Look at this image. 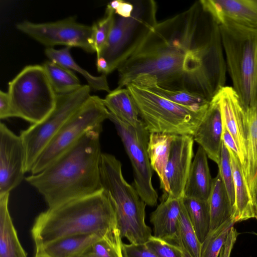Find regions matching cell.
I'll return each mask as SVG.
<instances>
[{
  "label": "cell",
  "instance_id": "22",
  "mask_svg": "<svg viewBox=\"0 0 257 257\" xmlns=\"http://www.w3.org/2000/svg\"><path fill=\"white\" fill-rule=\"evenodd\" d=\"M103 236L97 233L67 236L36 249L41 250L50 257H79L92 243Z\"/></svg>",
  "mask_w": 257,
  "mask_h": 257
},
{
  "label": "cell",
  "instance_id": "26",
  "mask_svg": "<svg viewBox=\"0 0 257 257\" xmlns=\"http://www.w3.org/2000/svg\"><path fill=\"white\" fill-rule=\"evenodd\" d=\"M45 53L49 60L57 63L69 69L73 70L81 74L86 80L87 85L94 91H105L110 92L106 75L102 74L95 76L80 67L73 59L70 53V48L65 47L61 49L47 48Z\"/></svg>",
  "mask_w": 257,
  "mask_h": 257
},
{
  "label": "cell",
  "instance_id": "15",
  "mask_svg": "<svg viewBox=\"0 0 257 257\" xmlns=\"http://www.w3.org/2000/svg\"><path fill=\"white\" fill-rule=\"evenodd\" d=\"M217 94L219 98L223 124L235 141L243 172L247 158L245 109L239 96L232 87L224 86Z\"/></svg>",
  "mask_w": 257,
  "mask_h": 257
},
{
  "label": "cell",
  "instance_id": "11",
  "mask_svg": "<svg viewBox=\"0 0 257 257\" xmlns=\"http://www.w3.org/2000/svg\"><path fill=\"white\" fill-rule=\"evenodd\" d=\"M109 119L114 124L131 161L135 189L147 205L155 206L158 196L152 184L153 169L147 151L150 133L142 120L134 127L110 113Z\"/></svg>",
  "mask_w": 257,
  "mask_h": 257
},
{
  "label": "cell",
  "instance_id": "9",
  "mask_svg": "<svg viewBox=\"0 0 257 257\" xmlns=\"http://www.w3.org/2000/svg\"><path fill=\"white\" fill-rule=\"evenodd\" d=\"M109 117V112L102 99L90 95L40 154L31 171V175L43 171L73 146L87 132L102 127V122Z\"/></svg>",
  "mask_w": 257,
  "mask_h": 257
},
{
  "label": "cell",
  "instance_id": "25",
  "mask_svg": "<svg viewBox=\"0 0 257 257\" xmlns=\"http://www.w3.org/2000/svg\"><path fill=\"white\" fill-rule=\"evenodd\" d=\"M208 201L211 217L210 232H211L226 221L233 218V207L219 173L212 180Z\"/></svg>",
  "mask_w": 257,
  "mask_h": 257
},
{
  "label": "cell",
  "instance_id": "24",
  "mask_svg": "<svg viewBox=\"0 0 257 257\" xmlns=\"http://www.w3.org/2000/svg\"><path fill=\"white\" fill-rule=\"evenodd\" d=\"M102 101L109 113L122 122L134 127L141 122L137 107L126 87L111 91Z\"/></svg>",
  "mask_w": 257,
  "mask_h": 257
},
{
  "label": "cell",
  "instance_id": "31",
  "mask_svg": "<svg viewBox=\"0 0 257 257\" xmlns=\"http://www.w3.org/2000/svg\"><path fill=\"white\" fill-rule=\"evenodd\" d=\"M117 227L92 243L79 257H123Z\"/></svg>",
  "mask_w": 257,
  "mask_h": 257
},
{
  "label": "cell",
  "instance_id": "40",
  "mask_svg": "<svg viewBox=\"0 0 257 257\" xmlns=\"http://www.w3.org/2000/svg\"><path fill=\"white\" fill-rule=\"evenodd\" d=\"M222 139V142L226 145L227 148L235 153L238 157V150L235 141L223 124Z\"/></svg>",
  "mask_w": 257,
  "mask_h": 257
},
{
  "label": "cell",
  "instance_id": "2",
  "mask_svg": "<svg viewBox=\"0 0 257 257\" xmlns=\"http://www.w3.org/2000/svg\"><path fill=\"white\" fill-rule=\"evenodd\" d=\"M101 131L102 127L89 131L43 171L25 178L43 196L49 208L93 195L102 189Z\"/></svg>",
  "mask_w": 257,
  "mask_h": 257
},
{
  "label": "cell",
  "instance_id": "1",
  "mask_svg": "<svg viewBox=\"0 0 257 257\" xmlns=\"http://www.w3.org/2000/svg\"><path fill=\"white\" fill-rule=\"evenodd\" d=\"M219 26L200 1L157 23L138 50L117 69V88L139 76L159 86L210 101L223 87L226 65Z\"/></svg>",
  "mask_w": 257,
  "mask_h": 257
},
{
  "label": "cell",
  "instance_id": "46",
  "mask_svg": "<svg viewBox=\"0 0 257 257\" xmlns=\"http://www.w3.org/2000/svg\"><path fill=\"white\" fill-rule=\"evenodd\" d=\"M254 234L256 235H257V233H255V232H253Z\"/></svg>",
  "mask_w": 257,
  "mask_h": 257
},
{
  "label": "cell",
  "instance_id": "13",
  "mask_svg": "<svg viewBox=\"0 0 257 257\" xmlns=\"http://www.w3.org/2000/svg\"><path fill=\"white\" fill-rule=\"evenodd\" d=\"M25 150L20 136L0 123V195L10 193L24 178Z\"/></svg>",
  "mask_w": 257,
  "mask_h": 257
},
{
  "label": "cell",
  "instance_id": "5",
  "mask_svg": "<svg viewBox=\"0 0 257 257\" xmlns=\"http://www.w3.org/2000/svg\"><path fill=\"white\" fill-rule=\"evenodd\" d=\"M226 70L245 109L257 103V28L219 26Z\"/></svg>",
  "mask_w": 257,
  "mask_h": 257
},
{
  "label": "cell",
  "instance_id": "8",
  "mask_svg": "<svg viewBox=\"0 0 257 257\" xmlns=\"http://www.w3.org/2000/svg\"><path fill=\"white\" fill-rule=\"evenodd\" d=\"M14 117L32 124L40 122L54 109L57 94L42 65L24 67L9 83L8 91Z\"/></svg>",
  "mask_w": 257,
  "mask_h": 257
},
{
  "label": "cell",
  "instance_id": "41",
  "mask_svg": "<svg viewBox=\"0 0 257 257\" xmlns=\"http://www.w3.org/2000/svg\"><path fill=\"white\" fill-rule=\"evenodd\" d=\"M249 191L254 205L255 218L257 219V173L252 180Z\"/></svg>",
  "mask_w": 257,
  "mask_h": 257
},
{
  "label": "cell",
  "instance_id": "29",
  "mask_svg": "<svg viewBox=\"0 0 257 257\" xmlns=\"http://www.w3.org/2000/svg\"><path fill=\"white\" fill-rule=\"evenodd\" d=\"M183 203L197 238L202 243L210 229L211 217L208 201L184 197Z\"/></svg>",
  "mask_w": 257,
  "mask_h": 257
},
{
  "label": "cell",
  "instance_id": "44",
  "mask_svg": "<svg viewBox=\"0 0 257 257\" xmlns=\"http://www.w3.org/2000/svg\"><path fill=\"white\" fill-rule=\"evenodd\" d=\"M122 1L123 0H115L111 1L108 4L107 7L115 11L118 7Z\"/></svg>",
  "mask_w": 257,
  "mask_h": 257
},
{
  "label": "cell",
  "instance_id": "34",
  "mask_svg": "<svg viewBox=\"0 0 257 257\" xmlns=\"http://www.w3.org/2000/svg\"><path fill=\"white\" fill-rule=\"evenodd\" d=\"M114 11L106 7L104 17L92 26V39L97 58L105 47L114 20Z\"/></svg>",
  "mask_w": 257,
  "mask_h": 257
},
{
  "label": "cell",
  "instance_id": "42",
  "mask_svg": "<svg viewBox=\"0 0 257 257\" xmlns=\"http://www.w3.org/2000/svg\"><path fill=\"white\" fill-rule=\"evenodd\" d=\"M96 66L97 71L103 74H109V66L106 59L102 57L97 58Z\"/></svg>",
  "mask_w": 257,
  "mask_h": 257
},
{
  "label": "cell",
  "instance_id": "33",
  "mask_svg": "<svg viewBox=\"0 0 257 257\" xmlns=\"http://www.w3.org/2000/svg\"><path fill=\"white\" fill-rule=\"evenodd\" d=\"M178 235L183 246L193 257H200L201 243L190 220L183 199L178 220Z\"/></svg>",
  "mask_w": 257,
  "mask_h": 257
},
{
  "label": "cell",
  "instance_id": "10",
  "mask_svg": "<svg viewBox=\"0 0 257 257\" xmlns=\"http://www.w3.org/2000/svg\"><path fill=\"white\" fill-rule=\"evenodd\" d=\"M87 84L65 94H57L52 111L39 123L32 124L21 132L20 136L25 150V172H31L36 160L66 122L90 96Z\"/></svg>",
  "mask_w": 257,
  "mask_h": 257
},
{
  "label": "cell",
  "instance_id": "4",
  "mask_svg": "<svg viewBox=\"0 0 257 257\" xmlns=\"http://www.w3.org/2000/svg\"><path fill=\"white\" fill-rule=\"evenodd\" d=\"M100 173L101 187L114 208L121 237L131 243H145L152 235L145 222L147 204L124 178L120 162L111 154L102 153Z\"/></svg>",
  "mask_w": 257,
  "mask_h": 257
},
{
  "label": "cell",
  "instance_id": "45",
  "mask_svg": "<svg viewBox=\"0 0 257 257\" xmlns=\"http://www.w3.org/2000/svg\"><path fill=\"white\" fill-rule=\"evenodd\" d=\"M35 257H50L42 251L39 249H36V252Z\"/></svg>",
  "mask_w": 257,
  "mask_h": 257
},
{
  "label": "cell",
  "instance_id": "38",
  "mask_svg": "<svg viewBox=\"0 0 257 257\" xmlns=\"http://www.w3.org/2000/svg\"><path fill=\"white\" fill-rule=\"evenodd\" d=\"M14 117L10 97L8 92L0 91V118Z\"/></svg>",
  "mask_w": 257,
  "mask_h": 257
},
{
  "label": "cell",
  "instance_id": "43",
  "mask_svg": "<svg viewBox=\"0 0 257 257\" xmlns=\"http://www.w3.org/2000/svg\"><path fill=\"white\" fill-rule=\"evenodd\" d=\"M178 245L181 248L183 257H193L182 244L178 235Z\"/></svg>",
  "mask_w": 257,
  "mask_h": 257
},
{
  "label": "cell",
  "instance_id": "37",
  "mask_svg": "<svg viewBox=\"0 0 257 257\" xmlns=\"http://www.w3.org/2000/svg\"><path fill=\"white\" fill-rule=\"evenodd\" d=\"M123 257H158L146 244L122 243Z\"/></svg>",
  "mask_w": 257,
  "mask_h": 257
},
{
  "label": "cell",
  "instance_id": "19",
  "mask_svg": "<svg viewBox=\"0 0 257 257\" xmlns=\"http://www.w3.org/2000/svg\"><path fill=\"white\" fill-rule=\"evenodd\" d=\"M212 180L208 164L207 156L203 148L199 146L192 162L184 197L208 200Z\"/></svg>",
  "mask_w": 257,
  "mask_h": 257
},
{
  "label": "cell",
  "instance_id": "14",
  "mask_svg": "<svg viewBox=\"0 0 257 257\" xmlns=\"http://www.w3.org/2000/svg\"><path fill=\"white\" fill-rule=\"evenodd\" d=\"M194 139L190 135H174L165 171L169 193L167 198L182 199L193 157Z\"/></svg>",
  "mask_w": 257,
  "mask_h": 257
},
{
  "label": "cell",
  "instance_id": "35",
  "mask_svg": "<svg viewBox=\"0 0 257 257\" xmlns=\"http://www.w3.org/2000/svg\"><path fill=\"white\" fill-rule=\"evenodd\" d=\"M220 174L235 212V191L232 168L228 148L222 142L220 161L218 164Z\"/></svg>",
  "mask_w": 257,
  "mask_h": 257
},
{
  "label": "cell",
  "instance_id": "6",
  "mask_svg": "<svg viewBox=\"0 0 257 257\" xmlns=\"http://www.w3.org/2000/svg\"><path fill=\"white\" fill-rule=\"evenodd\" d=\"M125 87L150 134L193 136L209 106L201 108L185 107L133 82Z\"/></svg>",
  "mask_w": 257,
  "mask_h": 257
},
{
  "label": "cell",
  "instance_id": "7",
  "mask_svg": "<svg viewBox=\"0 0 257 257\" xmlns=\"http://www.w3.org/2000/svg\"><path fill=\"white\" fill-rule=\"evenodd\" d=\"M131 1L134 6L132 16L123 18L114 15L106 44L99 56L107 61L109 73L117 69L138 50L158 23L155 1Z\"/></svg>",
  "mask_w": 257,
  "mask_h": 257
},
{
  "label": "cell",
  "instance_id": "39",
  "mask_svg": "<svg viewBox=\"0 0 257 257\" xmlns=\"http://www.w3.org/2000/svg\"><path fill=\"white\" fill-rule=\"evenodd\" d=\"M134 6L132 1H122L118 7L114 11L115 14L123 17L129 18L132 16Z\"/></svg>",
  "mask_w": 257,
  "mask_h": 257
},
{
  "label": "cell",
  "instance_id": "23",
  "mask_svg": "<svg viewBox=\"0 0 257 257\" xmlns=\"http://www.w3.org/2000/svg\"><path fill=\"white\" fill-rule=\"evenodd\" d=\"M9 194L0 195V257H27L9 213Z\"/></svg>",
  "mask_w": 257,
  "mask_h": 257
},
{
  "label": "cell",
  "instance_id": "16",
  "mask_svg": "<svg viewBox=\"0 0 257 257\" xmlns=\"http://www.w3.org/2000/svg\"><path fill=\"white\" fill-rule=\"evenodd\" d=\"M219 26L228 23L257 28V0H201Z\"/></svg>",
  "mask_w": 257,
  "mask_h": 257
},
{
  "label": "cell",
  "instance_id": "18",
  "mask_svg": "<svg viewBox=\"0 0 257 257\" xmlns=\"http://www.w3.org/2000/svg\"><path fill=\"white\" fill-rule=\"evenodd\" d=\"M182 199L167 198L152 212L150 222L154 236L178 245V220Z\"/></svg>",
  "mask_w": 257,
  "mask_h": 257
},
{
  "label": "cell",
  "instance_id": "17",
  "mask_svg": "<svg viewBox=\"0 0 257 257\" xmlns=\"http://www.w3.org/2000/svg\"><path fill=\"white\" fill-rule=\"evenodd\" d=\"M222 132V114L216 94L210 101L207 112L193 137L207 157L217 165L221 152Z\"/></svg>",
  "mask_w": 257,
  "mask_h": 257
},
{
  "label": "cell",
  "instance_id": "21",
  "mask_svg": "<svg viewBox=\"0 0 257 257\" xmlns=\"http://www.w3.org/2000/svg\"><path fill=\"white\" fill-rule=\"evenodd\" d=\"M174 136L166 134L150 133L147 151L151 166L159 178L160 187L165 195L164 199L169 193L165 171Z\"/></svg>",
  "mask_w": 257,
  "mask_h": 257
},
{
  "label": "cell",
  "instance_id": "20",
  "mask_svg": "<svg viewBox=\"0 0 257 257\" xmlns=\"http://www.w3.org/2000/svg\"><path fill=\"white\" fill-rule=\"evenodd\" d=\"M233 172L235 191L236 222L255 217L254 205L248 186L244 177L242 166L237 155L228 149Z\"/></svg>",
  "mask_w": 257,
  "mask_h": 257
},
{
  "label": "cell",
  "instance_id": "32",
  "mask_svg": "<svg viewBox=\"0 0 257 257\" xmlns=\"http://www.w3.org/2000/svg\"><path fill=\"white\" fill-rule=\"evenodd\" d=\"M235 222V220L231 218L210 232L201 243L200 257H218L230 229Z\"/></svg>",
  "mask_w": 257,
  "mask_h": 257
},
{
  "label": "cell",
  "instance_id": "27",
  "mask_svg": "<svg viewBox=\"0 0 257 257\" xmlns=\"http://www.w3.org/2000/svg\"><path fill=\"white\" fill-rule=\"evenodd\" d=\"M247 158L243 171L249 189L257 173V103L245 109Z\"/></svg>",
  "mask_w": 257,
  "mask_h": 257
},
{
  "label": "cell",
  "instance_id": "30",
  "mask_svg": "<svg viewBox=\"0 0 257 257\" xmlns=\"http://www.w3.org/2000/svg\"><path fill=\"white\" fill-rule=\"evenodd\" d=\"M42 66L56 94L69 93L82 86L70 69L50 60L46 61Z\"/></svg>",
  "mask_w": 257,
  "mask_h": 257
},
{
  "label": "cell",
  "instance_id": "3",
  "mask_svg": "<svg viewBox=\"0 0 257 257\" xmlns=\"http://www.w3.org/2000/svg\"><path fill=\"white\" fill-rule=\"evenodd\" d=\"M116 227L114 208L102 189L41 213L35 220L32 234L38 248L61 237L86 233L104 235Z\"/></svg>",
  "mask_w": 257,
  "mask_h": 257
},
{
  "label": "cell",
  "instance_id": "28",
  "mask_svg": "<svg viewBox=\"0 0 257 257\" xmlns=\"http://www.w3.org/2000/svg\"><path fill=\"white\" fill-rule=\"evenodd\" d=\"M132 82L146 87L160 95L185 107L201 108L207 107L210 104V101L200 95L185 91L162 88L158 85L155 81L146 77H137Z\"/></svg>",
  "mask_w": 257,
  "mask_h": 257
},
{
  "label": "cell",
  "instance_id": "36",
  "mask_svg": "<svg viewBox=\"0 0 257 257\" xmlns=\"http://www.w3.org/2000/svg\"><path fill=\"white\" fill-rule=\"evenodd\" d=\"M158 257H183L180 246L152 235L145 243Z\"/></svg>",
  "mask_w": 257,
  "mask_h": 257
},
{
  "label": "cell",
  "instance_id": "12",
  "mask_svg": "<svg viewBox=\"0 0 257 257\" xmlns=\"http://www.w3.org/2000/svg\"><path fill=\"white\" fill-rule=\"evenodd\" d=\"M16 28L47 48L64 45L95 52L91 26L78 23L74 17L43 23L25 21L17 24Z\"/></svg>",
  "mask_w": 257,
  "mask_h": 257
}]
</instances>
